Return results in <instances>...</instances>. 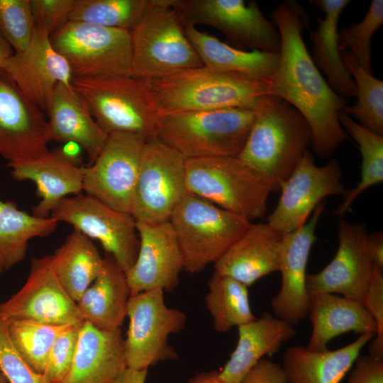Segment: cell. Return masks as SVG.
<instances>
[{"label":"cell","mask_w":383,"mask_h":383,"mask_svg":"<svg viewBox=\"0 0 383 383\" xmlns=\"http://www.w3.org/2000/svg\"><path fill=\"white\" fill-rule=\"evenodd\" d=\"M148 370L126 369L114 379L112 383H145Z\"/></svg>","instance_id":"obj_49"},{"label":"cell","mask_w":383,"mask_h":383,"mask_svg":"<svg viewBox=\"0 0 383 383\" xmlns=\"http://www.w3.org/2000/svg\"><path fill=\"white\" fill-rule=\"evenodd\" d=\"M58 221L39 218L18 209L12 201L0 199V260L6 270L21 261L28 242L55 231Z\"/></svg>","instance_id":"obj_33"},{"label":"cell","mask_w":383,"mask_h":383,"mask_svg":"<svg viewBox=\"0 0 383 383\" xmlns=\"http://www.w3.org/2000/svg\"><path fill=\"white\" fill-rule=\"evenodd\" d=\"M311 4L324 13L316 16L317 27L309 31L314 60L327 83L340 97L356 96V86L342 58L338 44V24L349 0H313Z\"/></svg>","instance_id":"obj_30"},{"label":"cell","mask_w":383,"mask_h":383,"mask_svg":"<svg viewBox=\"0 0 383 383\" xmlns=\"http://www.w3.org/2000/svg\"><path fill=\"white\" fill-rule=\"evenodd\" d=\"M307 13L294 1H284L271 13L281 40L277 66L270 77L271 95L299 111L308 122L313 152L321 158L331 156L346 139L339 113L347 105L321 75L302 37Z\"/></svg>","instance_id":"obj_1"},{"label":"cell","mask_w":383,"mask_h":383,"mask_svg":"<svg viewBox=\"0 0 383 383\" xmlns=\"http://www.w3.org/2000/svg\"><path fill=\"white\" fill-rule=\"evenodd\" d=\"M338 238V249L331 261L318 272L307 274V289L336 294L362 303L374 268L365 226L340 220Z\"/></svg>","instance_id":"obj_18"},{"label":"cell","mask_w":383,"mask_h":383,"mask_svg":"<svg viewBox=\"0 0 383 383\" xmlns=\"http://www.w3.org/2000/svg\"><path fill=\"white\" fill-rule=\"evenodd\" d=\"M238 331L235 348L218 371L222 383H241L260 360L277 353L296 334L294 326L266 312L238 326Z\"/></svg>","instance_id":"obj_26"},{"label":"cell","mask_w":383,"mask_h":383,"mask_svg":"<svg viewBox=\"0 0 383 383\" xmlns=\"http://www.w3.org/2000/svg\"><path fill=\"white\" fill-rule=\"evenodd\" d=\"M12 177L17 181H33L40 202L33 207V215L48 218L54 206L70 194L83 191L84 167L74 165L53 151L25 160L9 162Z\"/></svg>","instance_id":"obj_24"},{"label":"cell","mask_w":383,"mask_h":383,"mask_svg":"<svg viewBox=\"0 0 383 383\" xmlns=\"http://www.w3.org/2000/svg\"><path fill=\"white\" fill-rule=\"evenodd\" d=\"M283 235L267 222L251 223L214 264V271L250 287L260 278L279 271Z\"/></svg>","instance_id":"obj_22"},{"label":"cell","mask_w":383,"mask_h":383,"mask_svg":"<svg viewBox=\"0 0 383 383\" xmlns=\"http://www.w3.org/2000/svg\"><path fill=\"white\" fill-rule=\"evenodd\" d=\"M51 141L44 111L0 67V156L8 163L30 158Z\"/></svg>","instance_id":"obj_17"},{"label":"cell","mask_w":383,"mask_h":383,"mask_svg":"<svg viewBox=\"0 0 383 383\" xmlns=\"http://www.w3.org/2000/svg\"><path fill=\"white\" fill-rule=\"evenodd\" d=\"M187 190L250 221L265 216L272 186L238 156L187 160Z\"/></svg>","instance_id":"obj_6"},{"label":"cell","mask_w":383,"mask_h":383,"mask_svg":"<svg viewBox=\"0 0 383 383\" xmlns=\"http://www.w3.org/2000/svg\"><path fill=\"white\" fill-rule=\"evenodd\" d=\"M174 2L165 0L129 30L131 76L146 79L203 65L172 7Z\"/></svg>","instance_id":"obj_8"},{"label":"cell","mask_w":383,"mask_h":383,"mask_svg":"<svg viewBox=\"0 0 383 383\" xmlns=\"http://www.w3.org/2000/svg\"><path fill=\"white\" fill-rule=\"evenodd\" d=\"M255 119L254 110L226 108L161 115L157 137L186 160L238 156Z\"/></svg>","instance_id":"obj_4"},{"label":"cell","mask_w":383,"mask_h":383,"mask_svg":"<svg viewBox=\"0 0 383 383\" xmlns=\"http://www.w3.org/2000/svg\"><path fill=\"white\" fill-rule=\"evenodd\" d=\"M187 383H222L218 371H211L196 374L190 379Z\"/></svg>","instance_id":"obj_50"},{"label":"cell","mask_w":383,"mask_h":383,"mask_svg":"<svg viewBox=\"0 0 383 383\" xmlns=\"http://www.w3.org/2000/svg\"><path fill=\"white\" fill-rule=\"evenodd\" d=\"M82 147L74 142H65L64 145L53 150L58 156L67 162L79 166L82 161Z\"/></svg>","instance_id":"obj_48"},{"label":"cell","mask_w":383,"mask_h":383,"mask_svg":"<svg viewBox=\"0 0 383 383\" xmlns=\"http://www.w3.org/2000/svg\"><path fill=\"white\" fill-rule=\"evenodd\" d=\"M1 68L43 111H47L57 84L73 87L72 70L65 57L54 48L50 33L35 26L26 48L14 52Z\"/></svg>","instance_id":"obj_19"},{"label":"cell","mask_w":383,"mask_h":383,"mask_svg":"<svg viewBox=\"0 0 383 383\" xmlns=\"http://www.w3.org/2000/svg\"><path fill=\"white\" fill-rule=\"evenodd\" d=\"M35 27L53 33L68 21L75 0H30Z\"/></svg>","instance_id":"obj_44"},{"label":"cell","mask_w":383,"mask_h":383,"mask_svg":"<svg viewBox=\"0 0 383 383\" xmlns=\"http://www.w3.org/2000/svg\"><path fill=\"white\" fill-rule=\"evenodd\" d=\"M126 367L121 328L104 330L84 321L72 368L62 383H112Z\"/></svg>","instance_id":"obj_23"},{"label":"cell","mask_w":383,"mask_h":383,"mask_svg":"<svg viewBox=\"0 0 383 383\" xmlns=\"http://www.w3.org/2000/svg\"><path fill=\"white\" fill-rule=\"evenodd\" d=\"M5 267L1 262V260H0V273L2 272L4 270H5Z\"/></svg>","instance_id":"obj_53"},{"label":"cell","mask_w":383,"mask_h":383,"mask_svg":"<svg viewBox=\"0 0 383 383\" xmlns=\"http://www.w3.org/2000/svg\"><path fill=\"white\" fill-rule=\"evenodd\" d=\"M367 245L373 266L383 270V233L377 231L367 234Z\"/></svg>","instance_id":"obj_47"},{"label":"cell","mask_w":383,"mask_h":383,"mask_svg":"<svg viewBox=\"0 0 383 383\" xmlns=\"http://www.w3.org/2000/svg\"><path fill=\"white\" fill-rule=\"evenodd\" d=\"M241 383H288L281 364L267 358L260 360Z\"/></svg>","instance_id":"obj_46"},{"label":"cell","mask_w":383,"mask_h":383,"mask_svg":"<svg viewBox=\"0 0 383 383\" xmlns=\"http://www.w3.org/2000/svg\"><path fill=\"white\" fill-rule=\"evenodd\" d=\"M0 318L32 320L53 325L84 321L76 301L57 279L52 255L31 260L24 285L0 304Z\"/></svg>","instance_id":"obj_16"},{"label":"cell","mask_w":383,"mask_h":383,"mask_svg":"<svg viewBox=\"0 0 383 383\" xmlns=\"http://www.w3.org/2000/svg\"><path fill=\"white\" fill-rule=\"evenodd\" d=\"M14 53L13 50L0 33V67Z\"/></svg>","instance_id":"obj_51"},{"label":"cell","mask_w":383,"mask_h":383,"mask_svg":"<svg viewBox=\"0 0 383 383\" xmlns=\"http://www.w3.org/2000/svg\"><path fill=\"white\" fill-rule=\"evenodd\" d=\"M383 23V1L372 0L363 18L338 31L340 52L350 55L363 69L372 73V38Z\"/></svg>","instance_id":"obj_39"},{"label":"cell","mask_w":383,"mask_h":383,"mask_svg":"<svg viewBox=\"0 0 383 383\" xmlns=\"http://www.w3.org/2000/svg\"><path fill=\"white\" fill-rule=\"evenodd\" d=\"M5 321L16 350L33 369L41 374L44 373L50 349L56 338L70 326L25 319Z\"/></svg>","instance_id":"obj_38"},{"label":"cell","mask_w":383,"mask_h":383,"mask_svg":"<svg viewBox=\"0 0 383 383\" xmlns=\"http://www.w3.org/2000/svg\"><path fill=\"white\" fill-rule=\"evenodd\" d=\"M309 293L308 315L312 331L308 349L327 350L332 339L351 331L376 335V323L361 302L333 293Z\"/></svg>","instance_id":"obj_27"},{"label":"cell","mask_w":383,"mask_h":383,"mask_svg":"<svg viewBox=\"0 0 383 383\" xmlns=\"http://www.w3.org/2000/svg\"><path fill=\"white\" fill-rule=\"evenodd\" d=\"M143 80L160 115L226 108L254 110L261 98L271 95L270 78L226 74L204 65Z\"/></svg>","instance_id":"obj_3"},{"label":"cell","mask_w":383,"mask_h":383,"mask_svg":"<svg viewBox=\"0 0 383 383\" xmlns=\"http://www.w3.org/2000/svg\"><path fill=\"white\" fill-rule=\"evenodd\" d=\"M34 28L30 0H0V33L15 53L26 48Z\"/></svg>","instance_id":"obj_40"},{"label":"cell","mask_w":383,"mask_h":383,"mask_svg":"<svg viewBox=\"0 0 383 383\" xmlns=\"http://www.w3.org/2000/svg\"><path fill=\"white\" fill-rule=\"evenodd\" d=\"M249 136L238 157L280 190L307 148L311 145L310 126L294 106L274 95L260 99Z\"/></svg>","instance_id":"obj_2"},{"label":"cell","mask_w":383,"mask_h":383,"mask_svg":"<svg viewBox=\"0 0 383 383\" xmlns=\"http://www.w3.org/2000/svg\"><path fill=\"white\" fill-rule=\"evenodd\" d=\"M0 370L9 383H52L33 369L14 348L6 323L0 318Z\"/></svg>","instance_id":"obj_41"},{"label":"cell","mask_w":383,"mask_h":383,"mask_svg":"<svg viewBox=\"0 0 383 383\" xmlns=\"http://www.w3.org/2000/svg\"><path fill=\"white\" fill-rule=\"evenodd\" d=\"M172 7L183 27L206 25L250 50L279 53V30L254 1L174 0Z\"/></svg>","instance_id":"obj_12"},{"label":"cell","mask_w":383,"mask_h":383,"mask_svg":"<svg viewBox=\"0 0 383 383\" xmlns=\"http://www.w3.org/2000/svg\"><path fill=\"white\" fill-rule=\"evenodd\" d=\"M186 160L157 137L145 144L131 205L136 222L159 224L170 220L189 192Z\"/></svg>","instance_id":"obj_10"},{"label":"cell","mask_w":383,"mask_h":383,"mask_svg":"<svg viewBox=\"0 0 383 383\" xmlns=\"http://www.w3.org/2000/svg\"><path fill=\"white\" fill-rule=\"evenodd\" d=\"M126 316L129 318L125 339L127 367L148 370L160 361L178 358L167 341L171 334L184 328L187 317L182 311L167 306L163 290L131 295Z\"/></svg>","instance_id":"obj_11"},{"label":"cell","mask_w":383,"mask_h":383,"mask_svg":"<svg viewBox=\"0 0 383 383\" xmlns=\"http://www.w3.org/2000/svg\"><path fill=\"white\" fill-rule=\"evenodd\" d=\"M362 304L377 327L376 335L369 342V355L383 360V270L374 266Z\"/></svg>","instance_id":"obj_43"},{"label":"cell","mask_w":383,"mask_h":383,"mask_svg":"<svg viewBox=\"0 0 383 383\" xmlns=\"http://www.w3.org/2000/svg\"><path fill=\"white\" fill-rule=\"evenodd\" d=\"M342 60L354 77L357 101L345 106L343 112L353 116L359 123L383 135V81L363 69L350 55L340 53Z\"/></svg>","instance_id":"obj_37"},{"label":"cell","mask_w":383,"mask_h":383,"mask_svg":"<svg viewBox=\"0 0 383 383\" xmlns=\"http://www.w3.org/2000/svg\"><path fill=\"white\" fill-rule=\"evenodd\" d=\"M165 0H75L70 21L130 30Z\"/></svg>","instance_id":"obj_36"},{"label":"cell","mask_w":383,"mask_h":383,"mask_svg":"<svg viewBox=\"0 0 383 383\" xmlns=\"http://www.w3.org/2000/svg\"><path fill=\"white\" fill-rule=\"evenodd\" d=\"M184 30L202 65L211 70L247 77L269 79L277 66L279 54L236 48L193 25L184 26Z\"/></svg>","instance_id":"obj_31"},{"label":"cell","mask_w":383,"mask_h":383,"mask_svg":"<svg viewBox=\"0 0 383 383\" xmlns=\"http://www.w3.org/2000/svg\"><path fill=\"white\" fill-rule=\"evenodd\" d=\"M46 112L52 141L77 143L87 155L88 166L91 165L109 135L96 123L84 99L73 87L59 83Z\"/></svg>","instance_id":"obj_25"},{"label":"cell","mask_w":383,"mask_h":383,"mask_svg":"<svg viewBox=\"0 0 383 383\" xmlns=\"http://www.w3.org/2000/svg\"><path fill=\"white\" fill-rule=\"evenodd\" d=\"M342 174L336 160L318 166L313 156L306 150L282 186L280 198L267 222L283 235L298 229L307 222L324 198L343 195L345 189Z\"/></svg>","instance_id":"obj_15"},{"label":"cell","mask_w":383,"mask_h":383,"mask_svg":"<svg viewBox=\"0 0 383 383\" xmlns=\"http://www.w3.org/2000/svg\"><path fill=\"white\" fill-rule=\"evenodd\" d=\"M324 208V204L321 203L304 225L283 235L279 269L282 284L278 293L271 299V309L274 316L293 326L308 316L307 262L316 239L315 230Z\"/></svg>","instance_id":"obj_20"},{"label":"cell","mask_w":383,"mask_h":383,"mask_svg":"<svg viewBox=\"0 0 383 383\" xmlns=\"http://www.w3.org/2000/svg\"><path fill=\"white\" fill-rule=\"evenodd\" d=\"M374 334L364 333L336 350L315 351L303 345L288 348L281 364L288 383H340Z\"/></svg>","instance_id":"obj_28"},{"label":"cell","mask_w":383,"mask_h":383,"mask_svg":"<svg viewBox=\"0 0 383 383\" xmlns=\"http://www.w3.org/2000/svg\"><path fill=\"white\" fill-rule=\"evenodd\" d=\"M0 383H9L6 377L0 370Z\"/></svg>","instance_id":"obj_52"},{"label":"cell","mask_w":383,"mask_h":383,"mask_svg":"<svg viewBox=\"0 0 383 383\" xmlns=\"http://www.w3.org/2000/svg\"><path fill=\"white\" fill-rule=\"evenodd\" d=\"M52 255L57 279L77 302L99 274L104 257L90 238L74 229Z\"/></svg>","instance_id":"obj_32"},{"label":"cell","mask_w":383,"mask_h":383,"mask_svg":"<svg viewBox=\"0 0 383 383\" xmlns=\"http://www.w3.org/2000/svg\"><path fill=\"white\" fill-rule=\"evenodd\" d=\"M72 87L108 135L132 133L147 140L157 137L161 115L142 79L133 76L74 77Z\"/></svg>","instance_id":"obj_7"},{"label":"cell","mask_w":383,"mask_h":383,"mask_svg":"<svg viewBox=\"0 0 383 383\" xmlns=\"http://www.w3.org/2000/svg\"><path fill=\"white\" fill-rule=\"evenodd\" d=\"M146 141L132 133L109 134L95 161L84 167L83 191L114 209L131 213Z\"/></svg>","instance_id":"obj_14"},{"label":"cell","mask_w":383,"mask_h":383,"mask_svg":"<svg viewBox=\"0 0 383 383\" xmlns=\"http://www.w3.org/2000/svg\"><path fill=\"white\" fill-rule=\"evenodd\" d=\"M82 323L69 326L54 342L43 373L52 383H62L68 375L73 364Z\"/></svg>","instance_id":"obj_42"},{"label":"cell","mask_w":383,"mask_h":383,"mask_svg":"<svg viewBox=\"0 0 383 383\" xmlns=\"http://www.w3.org/2000/svg\"><path fill=\"white\" fill-rule=\"evenodd\" d=\"M184 258V270L196 274L215 264L246 231L251 221L187 192L169 220Z\"/></svg>","instance_id":"obj_5"},{"label":"cell","mask_w":383,"mask_h":383,"mask_svg":"<svg viewBox=\"0 0 383 383\" xmlns=\"http://www.w3.org/2000/svg\"><path fill=\"white\" fill-rule=\"evenodd\" d=\"M345 383H383V360L359 355Z\"/></svg>","instance_id":"obj_45"},{"label":"cell","mask_w":383,"mask_h":383,"mask_svg":"<svg viewBox=\"0 0 383 383\" xmlns=\"http://www.w3.org/2000/svg\"><path fill=\"white\" fill-rule=\"evenodd\" d=\"M50 217L70 224L91 240H97L126 274L133 265L140 240L137 222L131 213L80 193L62 199Z\"/></svg>","instance_id":"obj_13"},{"label":"cell","mask_w":383,"mask_h":383,"mask_svg":"<svg viewBox=\"0 0 383 383\" xmlns=\"http://www.w3.org/2000/svg\"><path fill=\"white\" fill-rule=\"evenodd\" d=\"M339 121L358 145L362 158L360 181L355 187L345 190L342 202L333 211L341 217L362 193L383 181V135L357 123L343 111Z\"/></svg>","instance_id":"obj_35"},{"label":"cell","mask_w":383,"mask_h":383,"mask_svg":"<svg viewBox=\"0 0 383 383\" xmlns=\"http://www.w3.org/2000/svg\"><path fill=\"white\" fill-rule=\"evenodd\" d=\"M140 245L136 260L126 273L131 295L152 289L173 291L184 270V258L170 221L137 222Z\"/></svg>","instance_id":"obj_21"},{"label":"cell","mask_w":383,"mask_h":383,"mask_svg":"<svg viewBox=\"0 0 383 383\" xmlns=\"http://www.w3.org/2000/svg\"><path fill=\"white\" fill-rule=\"evenodd\" d=\"M130 296L126 274L106 254L99 274L76 303L84 321L113 331L121 328L126 317Z\"/></svg>","instance_id":"obj_29"},{"label":"cell","mask_w":383,"mask_h":383,"mask_svg":"<svg viewBox=\"0 0 383 383\" xmlns=\"http://www.w3.org/2000/svg\"><path fill=\"white\" fill-rule=\"evenodd\" d=\"M208 289L205 303L216 331L226 333L256 318L245 284L214 271L209 280Z\"/></svg>","instance_id":"obj_34"},{"label":"cell","mask_w":383,"mask_h":383,"mask_svg":"<svg viewBox=\"0 0 383 383\" xmlns=\"http://www.w3.org/2000/svg\"><path fill=\"white\" fill-rule=\"evenodd\" d=\"M74 77L131 76L130 31L68 21L50 36Z\"/></svg>","instance_id":"obj_9"}]
</instances>
